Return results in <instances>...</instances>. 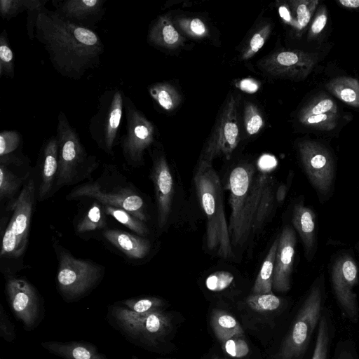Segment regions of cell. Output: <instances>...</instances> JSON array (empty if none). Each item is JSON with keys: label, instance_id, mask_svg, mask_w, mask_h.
<instances>
[{"label": "cell", "instance_id": "cell-8", "mask_svg": "<svg viewBox=\"0 0 359 359\" xmlns=\"http://www.w3.org/2000/svg\"><path fill=\"white\" fill-rule=\"evenodd\" d=\"M124 93L118 88L105 90L100 96L96 113L88 123V131L97 145L109 155L121 140L120 125L124 110Z\"/></svg>", "mask_w": 359, "mask_h": 359}, {"label": "cell", "instance_id": "cell-6", "mask_svg": "<svg viewBox=\"0 0 359 359\" xmlns=\"http://www.w3.org/2000/svg\"><path fill=\"white\" fill-rule=\"evenodd\" d=\"M297 148L303 171L323 205L334 193L337 175L334 157L330 149L317 142H301Z\"/></svg>", "mask_w": 359, "mask_h": 359}, {"label": "cell", "instance_id": "cell-24", "mask_svg": "<svg viewBox=\"0 0 359 359\" xmlns=\"http://www.w3.org/2000/svg\"><path fill=\"white\" fill-rule=\"evenodd\" d=\"M147 41L153 46L167 50L179 48L184 42V39L174 26L170 16H158L150 26Z\"/></svg>", "mask_w": 359, "mask_h": 359}, {"label": "cell", "instance_id": "cell-9", "mask_svg": "<svg viewBox=\"0 0 359 359\" xmlns=\"http://www.w3.org/2000/svg\"><path fill=\"white\" fill-rule=\"evenodd\" d=\"M325 276L321 273L313 281L293 327L280 352L281 359H293L305 350L320 317Z\"/></svg>", "mask_w": 359, "mask_h": 359}, {"label": "cell", "instance_id": "cell-3", "mask_svg": "<svg viewBox=\"0 0 359 359\" xmlns=\"http://www.w3.org/2000/svg\"><path fill=\"white\" fill-rule=\"evenodd\" d=\"M194 184L200 205L205 215V243L217 256L227 259L233 257V248L225 217L220 179L212 168L196 169Z\"/></svg>", "mask_w": 359, "mask_h": 359}, {"label": "cell", "instance_id": "cell-17", "mask_svg": "<svg viewBox=\"0 0 359 359\" xmlns=\"http://www.w3.org/2000/svg\"><path fill=\"white\" fill-rule=\"evenodd\" d=\"M150 177L155 193L158 226L163 229L170 217L174 196L173 177L164 155L154 156Z\"/></svg>", "mask_w": 359, "mask_h": 359}, {"label": "cell", "instance_id": "cell-7", "mask_svg": "<svg viewBox=\"0 0 359 359\" xmlns=\"http://www.w3.org/2000/svg\"><path fill=\"white\" fill-rule=\"evenodd\" d=\"M103 273L100 265L77 259L65 249L60 250L57 285L65 301L76 302L86 296L99 283Z\"/></svg>", "mask_w": 359, "mask_h": 359}, {"label": "cell", "instance_id": "cell-47", "mask_svg": "<svg viewBox=\"0 0 359 359\" xmlns=\"http://www.w3.org/2000/svg\"><path fill=\"white\" fill-rule=\"evenodd\" d=\"M327 20V16L326 15V11H323L320 13L319 12L313 22L311 27V32L313 34H318L321 32V31L324 29L326 25Z\"/></svg>", "mask_w": 359, "mask_h": 359}, {"label": "cell", "instance_id": "cell-16", "mask_svg": "<svg viewBox=\"0 0 359 359\" xmlns=\"http://www.w3.org/2000/svg\"><path fill=\"white\" fill-rule=\"evenodd\" d=\"M314 63V57L301 50H278L258 62L266 74L282 78L304 76Z\"/></svg>", "mask_w": 359, "mask_h": 359}, {"label": "cell", "instance_id": "cell-21", "mask_svg": "<svg viewBox=\"0 0 359 359\" xmlns=\"http://www.w3.org/2000/svg\"><path fill=\"white\" fill-rule=\"evenodd\" d=\"M58 141L56 136H51L43 142L41 151V184L38 199H46L56 182L58 170Z\"/></svg>", "mask_w": 359, "mask_h": 359}, {"label": "cell", "instance_id": "cell-34", "mask_svg": "<svg viewBox=\"0 0 359 359\" xmlns=\"http://www.w3.org/2000/svg\"><path fill=\"white\" fill-rule=\"evenodd\" d=\"M271 32V26L266 23L260 26L251 36L242 50L241 59L247 60L253 57L264 46Z\"/></svg>", "mask_w": 359, "mask_h": 359}, {"label": "cell", "instance_id": "cell-36", "mask_svg": "<svg viewBox=\"0 0 359 359\" xmlns=\"http://www.w3.org/2000/svg\"><path fill=\"white\" fill-rule=\"evenodd\" d=\"M247 304L258 312L270 311L277 309L280 305V299L273 292L269 294H252L246 300Z\"/></svg>", "mask_w": 359, "mask_h": 359}, {"label": "cell", "instance_id": "cell-40", "mask_svg": "<svg viewBox=\"0 0 359 359\" xmlns=\"http://www.w3.org/2000/svg\"><path fill=\"white\" fill-rule=\"evenodd\" d=\"M329 342L328 326L324 316L320 318L315 349L311 359H327Z\"/></svg>", "mask_w": 359, "mask_h": 359}, {"label": "cell", "instance_id": "cell-49", "mask_svg": "<svg viewBox=\"0 0 359 359\" xmlns=\"http://www.w3.org/2000/svg\"><path fill=\"white\" fill-rule=\"evenodd\" d=\"M287 187L285 184H281L278 187L276 190V198L278 203H281L284 201L287 191Z\"/></svg>", "mask_w": 359, "mask_h": 359}, {"label": "cell", "instance_id": "cell-54", "mask_svg": "<svg viewBox=\"0 0 359 359\" xmlns=\"http://www.w3.org/2000/svg\"><path fill=\"white\" fill-rule=\"evenodd\" d=\"M341 359H346V358H341Z\"/></svg>", "mask_w": 359, "mask_h": 359}, {"label": "cell", "instance_id": "cell-27", "mask_svg": "<svg viewBox=\"0 0 359 359\" xmlns=\"http://www.w3.org/2000/svg\"><path fill=\"white\" fill-rule=\"evenodd\" d=\"M148 91L157 104L167 111L174 110L181 102L180 93L168 83H153L148 88Z\"/></svg>", "mask_w": 359, "mask_h": 359}, {"label": "cell", "instance_id": "cell-15", "mask_svg": "<svg viewBox=\"0 0 359 359\" xmlns=\"http://www.w3.org/2000/svg\"><path fill=\"white\" fill-rule=\"evenodd\" d=\"M5 289L10 308L24 328L37 327L44 318V306L35 287L25 279L10 278Z\"/></svg>", "mask_w": 359, "mask_h": 359}, {"label": "cell", "instance_id": "cell-53", "mask_svg": "<svg viewBox=\"0 0 359 359\" xmlns=\"http://www.w3.org/2000/svg\"><path fill=\"white\" fill-rule=\"evenodd\" d=\"M131 359H139V358H138L137 356H135V355H133L132 356Z\"/></svg>", "mask_w": 359, "mask_h": 359}, {"label": "cell", "instance_id": "cell-51", "mask_svg": "<svg viewBox=\"0 0 359 359\" xmlns=\"http://www.w3.org/2000/svg\"><path fill=\"white\" fill-rule=\"evenodd\" d=\"M339 2L344 7L351 8H359V0H340Z\"/></svg>", "mask_w": 359, "mask_h": 359}, {"label": "cell", "instance_id": "cell-12", "mask_svg": "<svg viewBox=\"0 0 359 359\" xmlns=\"http://www.w3.org/2000/svg\"><path fill=\"white\" fill-rule=\"evenodd\" d=\"M330 283L334 296L352 320L358 318L354 287L359 283V265L351 249L341 250L332 255L328 264Z\"/></svg>", "mask_w": 359, "mask_h": 359}, {"label": "cell", "instance_id": "cell-22", "mask_svg": "<svg viewBox=\"0 0 359 359\" xmlns=\"http://www.w3.org/2000/svg\"><path fill=\"white\" fill-rule=\"evenodd\" d=\"M41 346L62 359H109L95 345L86 341H43Z\"/></svg>", "mask_w": 359, "mask_h": 359}, {"label": "cell", "instance_id": "cell-48", "mask_svg": "<svg viewBox=\"0 0 359 359\" xmlns=\"http://www.w3.org/2000/svg\"><path fill=\"white\" fill-rule=\"evenodd\" d=\"M238 84V87L242 90L248 93H254L257 91L259 88L258 83L251 79H243Z\"/></svg>", "mask_w": 359, "mask_h": 359}, {"label": "cell", "instance_id": "cell-29", "mask_svg": "<svg viewBox=\"0 0 359 359\" xmlns=\"http://www.w3.org/2000/svg\"><path fill=\"white\" fill-rule=\"evenodd\" d=\"M329 89L343 102L359 107V83L351 78H339L328 85Z\"/></svg>", "mask_w": 359, "mask_h": 359}, {"label": "cell", "instance_id": "cell-20", "mask_svg": "<svg viewBox=\"0 0 359 359\" xmlns=\"http://www.w3.org/2000/svg\"><path fill=\"white\" fill-rule=\"evenodd\" d=\"M106 0H53L55 11L65 19L93 29L105 14Z\"/></svg>", "mask_w": 359, "mask_h": 359}, {"label": "cell", "instance_id": "cell-11", "mask_svg": "<svg viewBox=\"0 0 359 359\" xmlns=\"http://www.w3.org/2000/svg\"><path fill=\"white\" fill-rule=\"evenodd\" d=\"M237 104V99L231 95L202 150L196 169L212 167L213 160L217 157L231 158L241 140Z\"/></svg>", "mask_w": 359, "mask_h": 359}, {"label": "cell", "instance_id": "cell-1", "mask_svg": "<svg viewBox=\"0 0 359 359\" xmlns=\"http://www.w3.org/2000/svg\"><path fill=\"white\" fill-rule=\"evenodd\" d=\"M34 37L44 46L54 69L72 80L81 79L98 67L104 50L93 29L72 22L46 7L38 16Z\"/></svg>", "mask_w": 359, "mask_h": 359}, {"label": "cell", "instance_id": "cell-28", "mask_svg": "<svg viewBox=\"0 0 359 359\" xmlns=\"http://www.w3.org/2000/svg\"><path fill=\"white\" fill-rule=\"evenodd\" d=\"M22 139L15 130H5L0 133V163L13 164L21 158L15 152L21 147Z\"/></svg>", "mask_w": 359, "mask_h": 359}, {"label": "cell", "instance_id": "cell-39", "mask_svg": "<svg viewBox=\"0 0 359 359\" xmlns=\"http://www.w3.org/2000/svg\"><path fill=\"white\" fill-rule=\"evenodd\" d=\"M48 2V0H26L27 31L30 40L35 38V26L38 16Z\"/></svg>", "mask_w": 359, "mask_h": 359}, {"label": "cell", "instance_id": "cell-25", "mask_svg": "<svg viewBox=\"0 0 359 359\" xmlns=\"http://www.w3.org/2000/svg\"><path fill=\"white\" fill-rule=\"evenodd\" d=\"M278 237L271 245L262 264L252 287V294H269L272 292L273 277Z\"/></svg>", "mask_w": 359, "mask_h": 359}, {"label": "cell", "instance_id": "cell-14", "mask_svg": "<svg viewBox=\"0 0 359 359\" xmlns=\"http://www.w3.org/2000/svg\"><path fill=\"white\" fill-rule=\"evenodd\" d=\"M81 197H89L104 205L123 209L143 222L148 219L142 198L130 186H118L111 189L97 180L76 187L67 198L72 200Z\"/></svg>", "mask_w": 359, "mask_h": 359}, {"label": "cell", "instance_id": "cell-55", "mask_svg": "<svg viewBox=\"0 0 359 359\" xmlns=\"http://www.w3.org/2000/svg\"><path fill=\"white\" fill-rule=\"evenodd\" d=\"M0 359H2V358H0Z\"/></svg>", "mask_w": 359, "mask_h": 359}, {"label": "cell", "instance_id": "cell-50", "mask_svg": "<svg viewBox=\"0 0 359 359\" xmlns=\"http://www.w3.org/2000/svg\"><path fill=\"white\" fill-rule=\"evenodd\" d=\"M279 14L282 19L287 22H292V17L290 13V11L285 6H280L278 8Z\"/></svg>", "mask_w": 359, "mask_h": 359}, {"label": "cell", "instance_id": "cell-52", "mask_svg": "<svg viewBox=\"0 0 359 359\" xmlns=\"http://www.w3.org/2000/svg\"><path fill=\"white\" fill-rule=\"evenodd\" d=\"M355 249L357 251L359 256V241H358L355 245Z\"/></svg>", "mask_w": 359, "mask_h": 359}, {"label": "cell", "instance_id": "cell-31", "mask_svg": "<svg viewBox=\"0 0 359 359\" xmlns=\"http://www.w3.org/2000/svg\"><path fill=\"white\" fill-rule=\"evenodd\" d=\"M102 205L106 215L113 217L138 236H146L149 233V230L144 222L138 219L128 211L109 205Z\"/></svg>", "mask_w": 359, "mask_h": 359}, {"label": "cell", "instance_id": "cell-35", "mask_svg": "<svg viewBox=\"0 0 359 359\" xmlns=\"http://www.w3.org/2000/svg\"><path fill=\"white\" fill-rule=\"evenodd\" d=\"M14 67L13 53L9 45L7 32L4 29L0 34V77L13 79Z\"/></svg>", "mask_w": 359, "mask_h": 359}, {"label": "cell", "instance_id": "cell-2", "mask_svg": "<svg viewBox=\"0 0 359 359\" xmlns=\"http://www.w3.org/2000/svg\"><path fill=\"white\" fill-rule=\"evenodd\" d=\"M227 184L231 207L228 226L234 250L261 231L274 209L276 191L273 177L251 163L235 166Z\"/></svg>", "mask_w": 359, "mask_h": 359}, {"label": "cell", "instance_id": "cell-5", "mask_svg": "<svg viewBox=\"0 0 359 359\" xmlns=\"http://www.w3.org/2000/svg\"><path fill=\"white\" fill-rule=\"evenodd\" d=\"M56 132L59 149L55 182L57 187L71 185L85 179L97 167L98 163L95 156L87 153L76 129L63 111L58 114Z\"/></svg>", "mask_w": 359, "mask_h": 359}, {"label": "cell", "instance_id": "cell-43", "mask_svg": "<svg viewBox=\"0 0 359 359\" xmlns=\"http://www.w3.org/2000/svg\"><path fill=\"white\" fill-rule=\"evenodd\" d=\"M336 114H321L301 118L299 120L308 126L330 130L336 124Z\"/></svg>", "mask_w": 359, "mask_h": 359}, {"label": "cell", "instance_id": "cell-4", "mask_svg": "<svg viewBox=\"0 0 359 359\" xmlns=\"http://www.w3.org/2000/svg\"><path fill=\"white\" fill-rule=\"evenodd\" d=\"M106 319L128 341L149 349L156 348L170 328V318L163 310L139 313L118 302L108 306Z\"/></svg>", "mask_w": 359, "mask_h": 359}, {"label": "cell", "instance_id": "cell-32", "mask_svg": "<svg viewBox=\"0 0 359 359\" xmlns=\"http://www.w3.org/2000/svg\"><path fill=\"white\" fill-rule=\"evenodd\" d=\"M23 178L11 172L8 166L0 163V199H8L11 203L20 187L22 184Z\"/></svg>", "mask_w": 359, "mask_h": 359}, {"label": "cell", "instance_id": "cell-13", "mask_svg": "<svg viewBox=\"0 0 359 359\" xmlns=\"http://www.w3.org/2000/svg\"><path fill=\"white\" fill-rule=\"evenodd\" d=\"M126 133L120 143L123 156L131 166L144 162V154L154 142L156 129L153 123L137 108L130 97L124 96Z\"/></svg>", "mask_w": 359, "mask_h": 359}, {"label": "cell", "instance_id": "cell-23", "mask_svg": "<svg viewBox=\"0 0 359 359\" xmlns=\"http://www.w3.org/2000/svg\"><path fill=\"white\" fill-rule=\"evenodd\" d=\"M103 235L109 243L130 259H143L150 252L149 241L141 236L115 229L106 230Z\"/></svg>", "mask_w": 359, "mask_h": 359}, {"label": "cell", "instance_id": "cell-42", "mask_svg": "<svg viewBox=\"0 0 359 359\" xmlns=\"http://www.w3.org/2000/svg\"><path fill=\"white\" fill-rule=\"evenodd\" d=\"M243 335H235L222 344V348L226 353L231 357L240 358L249 353V347Z\"/></svg>", "mask_w": 359, "mask_h": 359}, {"label": "cell", "instance_id": "cell-26", "mask_svg": "<svg viewBox=\"0 0 359 359\" xmlns=\"http://www.w3.org/2000/svg\"><path fill=\"white\" fill-rule=\"evenodd\" d=\"M210 323L216 337L222 344L235 335L244 333L236 319L221 310H215L212 312Z\"/></svg>", "mask_w": 359, "mask_h": 359}, {"label": "cell", "instance_id": "cell-41", "mask_svg": "<svg viewBox=\"0 0 359 359\" xmlns=\"http://www.w3.org/2000/svg\"><path fill=\"white\" fill-rule=\"evenodd\" d=\"M337 105L332 99L323 98L306 107L300 113L299 118L321 114H337Z\"/></svg>", "mask_w": 359, "mask_h": 359}, {"label": "cell", "instance_id": "cell-45", "mask_svg": "<svg viewBox=\"0 0 359 359\" xmlns=\"http://www.w3.org/2000/svg\"><path fill=\"white\" fill-rule=\"evenodd\" d=\"M26 11V0H1L0 15L4 20H11Z\"/></svg>", "mask_w": 359, "mask_h": 359}, {"label": "cell", "instance_id": "cell-30", "mask_svg": "<svg viewBox=\"0 0 359 359\" xmlns=\"http://www.w3.org/2000/svg\"><path fill=\"white\" fill-rule=\"evenodd\" d=\"M103 205L100 202H93L88 212L79 221L76 230L85 233L96 229H101L106 226V216Z\"/></svg>", "mask_w": 359, "mask_h": 359}, {"label": "cell", "instance_id": "cell-18", "mask_svg": "<svg viewBox=\"0 0 359 359\" xmlns=\"http://www.w3.org/2000/svg\"><path fill=\"white\" fill-rule=\"evenodd\" d=\"M297 245V233L292 225L287 224L278 236L273 277V289L286 292L291 287Z\"/></svg>", "mask_w": 359, "mask_h": 359}, {"label": "cell", "instance_id": "cell-38", "mask_svg": "<svg viewBox=\"0 0 359 359\" xmlns=\"http://www.w3.org/2000/svg\"><path fill=\"white\" fill-rule=\"evenodd\" d=\"M176 24L184 34L193 38L201 39L208 34L205 24L198 18H180Z\"/></svg>", "mask_w": 359, "mask_h": 359}, {"label": "cell", "instance_id": "cell-19", "mask_svg": "<svg viewBox=\"0 0 359 359\" xmlns=\"http://www.w3.org/2000/svg\"><path fill=\"white\" fill-rule=\"evenodd\" d=\"M317 214L315 210L305 204L301 196L292 207L291 224L301 240L304 254L309 262H313L318 251Z\"/></svg>", "mask_w": 359, "mask_h": 359}, {"label": "cell", "instance_id": "cell-10", "mask_svg": "<svg viewBox=\"0 0 359 359\" xmlns=\"http://www.w3.org/2000/svg\"><path fill=\"white\" fill-rule=\"evenodd\" d=\"M35 196L34 181L29 179L15 200L9 203L8 208L13 215L2 237L1 257L18 258L24 253L28 243Z\"/></svg>", "mask_w": 359, "mask_h": 359}, {"label": "cell", "instance_id": "cell-44", "mask_svg": "<svg viewBox=\"0 0 359 359\" xmlns=\"http://www.w3.org/2000/svg\"><path fill=\"white\" fill-rule=\"evenodd\" d=\"M313 1H291L297 15V22L300 29L305 27L310 21L313 10L315 8Z\"/></svg>", "mask_w": 359, "mask_h": 359}, {"label": "cell", "instance_id": "cell-46", "mask_svg": "<svg viewBox=\"0 0 359 359\" xmlns=\"http://www.w3.org/2000/svg\"><path fill=\"white\" fill-rule=\"evenodd\" d=\"M0 336L8 343L13 342L16 338L15 326L11 321L4 307L0 304Z\"/></svg>", "mask_w": 359, "mask_h": 359}, {"label": "cell", "instance_id": "cell-37", "mask_svg": "<svg viewBox=\"0 0 359 359\" xmlns=\"http://www.w3.org/2000/svg\"><path fill=\"white\" fill-rule=\"evenodd\" d=\"M243 121L245 131L248 135L257 134L264 124L263 116L258 107L250 102L245 105Z\"/></svg>", "mask_w": 359, "mask_h": 359}, {"label": "cell", "instance_id": "cell-33", "mask_svg": "<svg viewBox=\"0 0 359 359\" xmlns=\"http://www.w3.org/2000/svg\"><path fill=\"white\" fill-rule=\"evenodd\" d=\"M118 304L132 311L139 313L162 310L164 305L163 301L156 297L130 298L119 302Z\"/></svg>", "mask_w": 359, "mask_h": 359}]
</instances>
